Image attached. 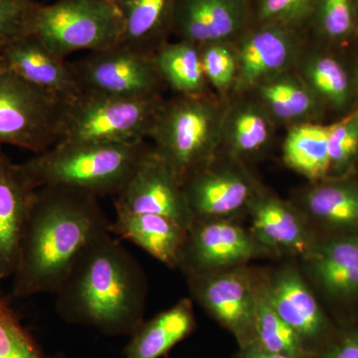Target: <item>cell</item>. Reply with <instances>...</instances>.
<instances>
[{
    "mask_svg": "<svg viewBox=\"0 0 358 358\" xmlns=\"http://www.w3.org/2000/svg\"><path fill=\"white\" fill-rule=\"evenodd\" d=\"M110 221L91 193L37 188L26 221L11 296L56 294L87 247L110 232Z\"/></svg>",
    "mask_w": 358,
    "mask_h": 358,
    "instance_id": "obj_1",
    "label": "cell"
},
{
    "mask_svg": "<svg viewBox=\"0 0 358 358\" xmlns=\"http://www.w3.org/2000/svg\"><path fill=\"white\" fill-rule=\"evenodd\" d=\"M55 294L61 319L106 336H131L145 322L147 275L110 232L82 252Z\"/></svg>",
    "mask_w": 358,
    "mask_h": 358,
    "instance_id": "obj_2",
    "label": "cell"
},
{
    "mask_svg": "<svg viewBox=\"0 0 358 358\" xmlns=\"http://www.w3.org/2000/svg\"><path fill=\"white\" fill-rule=\"evenodd\" d=\"M150 147L145 141L61 143L20 164L36 189L58 186L115 196Z\"/></svg>",
    "mask_w": 358,
    "mask_h": 358,
    "instance_id": "obj_3",
    "label": "cell"
},
{
    "mask_svg": "<svg viewBox=\"0 0 358 358\" xmlns=\"http://www.w3.org/2000/svg\"><path fill=\"white\" fill-rule=\"evenodd\" d=\"M228 103V99L206 94L176 95L160 106L148 138L182 185L217 155Z\"/></svg>",
    "mask_w": 358,
    "mask_h": 358,
    "instance_id": "obj_4",
    "label": "cell"
},
{
    "mask_svg": "<svg viewBox=\"0 0 358 358\" xmlns=\"http://www.w3.org/2000/svg\"><path fill=\"white\" fill-rule=\"evenodd\" d=\"M162 102V96L122 98L82 91L65 103L57 143L145 141Z\"/></svg>",
    "mask_w": 358,
    "mask_h": 358,
    "instance_id": "obj_5",
    "label": "cell"
},
{
    "mask_svg": "<svg viewBox=\"0 0 358 358\" xmlns=\"http://www.w3.org/2000/svg\"><path fill=\"white\" fill-rule=\"evenodd\" d=\"M124 23L114 0H58L40 4L31 34L59 57L121 44Z\"/></svg>",
    "mask_w": 358,
    "mask_h": 358,
    "instance_id": "obj_6",
    "label": "cell"
},
{
    "mask_svg": "<svg viewBox=\"0 0 358 358\" xmlns=\"http://www.w3.org/2000/svg\"><path fill=\"white\" fill-rule=\"evenodd\" d=\"M64 105L0 63V143L36 155L50 150L59 141Z\"/></svg>",
    "mask_w": 358,
    "mask_h": 358,
    "instance_id": "obj_7",
    "label": "cell"
},
{
    "mask_svg": "<svg viewBox=\"0 0 358 358\" xmlns=\"http://www.w3.org/2000/svg\"><path fill=\"white\" fill-rule=\"evenodd\" d=\"M194 219L237 220L248 214L263 186L242 160L218 152L183 182Z\"/></svg>",
    "mask_w": 358,
    "mask_h": 358,
    "instance_id": "obj_8",
    "label": "cell"
},
{
    "mask_svg": "<svg viewBox=\"0 0 358 358\" xmlns=\"http://www.w3.org/2000/svg\"><path fill=\"white\" fill-rule=\"evenodd\" d=\"M187 280L194 301L234 336L239 348L256 343L257 275L242 266Z\"/></svg>",
    "mask_w": 358,
    "mask_h": 358,
    "instance_id": "obj_9",
    "label": "cell"
},
{
    "mask_svg": "<svg viewBox=\"0 0 358 358\" xmlns=\"http://www.w3.org/2000/svg\"><path fill=\"white\" fill-rule=\"evenodd\" d=\"M273 254L236 220L194 219L178 268L187 278L242 267L249 261Z\"/></svg>",
    "mask_w": 358,
    "mask_h": 358,
    "instance_id": "obj_10",
    "label": "cell"
},
{
    "mask_svg": "<svg viewBox=\"0 0 358 358\" xmlns=\"http://www.w3.org/2000/svg\"><path fill=\"white\" fill-rule=\"evenodd\" d=\"M82 91L122 98L162 96L164 86L152 56L122 45L70 63Z\"/></svg>",
    "mask_w": 358,
    "mask_h": 358,
    "instance_id": "obj_11",
    "label": "cell"
},
{
    "mask_svg": "<svg viewBox=\"0 0 358 358\" xmlns=\"http://www.w3.org/2000/svg\"><path fill=\"white\" fill-rule=\"evenodd\" d=\"M234 47L238 70L232 94L241 95L296 67L306 47L305 29L281 24H253Z\"/></svg>",
    "mask_w": 358,
    "mask_h": 358,
    "instance_id": "obj_12",
    "label": "cell"
},
{
    "mask_svg": "<svg viewBox=\"0 0 358 358\" xmlns=\"http://www.w3.org/2000/svg\"><path fill=\"white\" fill-rule=\"evenodd\" d=\"M268 303L300 336L310 357L326 346L338 331L320 305L310 285L298 268L282 266L268 277H262Z\"/></svg>",
    "mask_w": 358,
    "mask_h": 358,
    "instance_id": "obj_13",
    "label": "cell"
},
{
    "mask_svg": "<svg viewBox=\"0 0 358 358\" xmlns=\"http://www.w3.org/2000/svg\"><path fill=\"white\" fill-rule=\"evenodd\" d=\"M114 197L115 212L166 216L187 230L194 220L182 183L152 147Z\"/></svg>",
    "mask_w": 358,
    "mask_h": 358,
    "instance_id": "obj_14",
    "label": "cell"
},
{
    "mask_svg": "<svg viewBox=\"0 0 358 358\" xmlns=\"http://www.w3.org/2000/svg\"><path fill=\"white\" fill-rule=\"evenodd\" d=\"M253 23V0H176L173 34L199 46L234 44Z\"/></svg>",
    "mask_w": 358,
    "mask_h": 358,
    "instance_id": "obj_15",
    "label": "cell"
},
{
    "mask_svg": "<svg viewBox=\"0 0 358 358\" xmlns=\"http://www.w3.org/2000/svg\"><path fill=\"white\" fill-rule=\"evenodd\" d=\"M252 234L274 255H307L317 237L292 202L264 189L250 208Z\"/></svg>",
    "mask_w": 358,
    "mask_h": 358,
    "instance_id": "obj_16",
    "label": "cell"
},
{
    "mask_svg": "<svg viewBox=\"0 0 358 358\" xmlns=\"http://www.w3.org/2000/svg\"><path fill=\"white\" fill-rule=\"evenodd\" d=\"M36 188L21 164L0 150V285L13 277Z\"/></svg>",
    "mask_w": 358,
    "mask_h": 358,
    "instance_id": "obj_17",
    "label": "cell"
},
{
    "mask_svg": "<svg viewBox=\"0 0 358 358\" xmlns=\"http://www.w3.org/2000/svg\"><path fill=\"white\" fill-rule=\"evenodd\" d=\"M301 261L310 279L329 299L358 300V232L317 238Z\"/></svg>",
    "mask_w": 358,
    "mask_h": 358,
    "instance_id": "obj_18",
    "label": "cell"
},
{
    "mask_svg": "<svg viewBox=\"0 0 358 358\" xmlns=\"http://www.w3.org/2000/svg\"><path fill=\"white\" fill-rule=\"evenodd\" d=\"M0 63L34 86L67 103L81 93L69 62L29 33L0 52Z\"/></svg>",
    "mask_w": 358,
    "mask_h": 358,
    "instance_id": "obj_19",
    "label": "cell"
},
{
    "mask_svg": "<svg viewBox=\"0 0 358 358\" xmlns=\"http://www.w3.org/2000/svg\"><path fill=\"white\" fill-rule=\"evenodd\" d=\"M312 228L331 234L358 232V181L345 178L312 182L292 202ZM315 231V230H313Z\"/></svg>",
    "mask_w": 358,
    "mask_h": 358,
    "instance_id": "obj_20",
    "label": "cell"
},
{
    "mask_svg": "<svg viewBox=\"0 0 358 358\" xmlns=\"http://www.w3.org/2000/svg\"><path fill=\"white\" fill-rule=\"evenodd\" d=\"M240 96L228 103L218 152L245 162L270 148L277 124L253 96Z\"/></svg>",
    "mask_w": 358,
    "mask_h": 358,
    "instance_id": "obj_21",
    "label": "cell"
},
{
    "mask_svg": "<svg viewBox=\"0 0 358 358\" xmlns=\"http://www.w3.org/2000/svg\"><path fill=\"white\" fill-rule=\"evenodd\" d=\"M110 231L171 268H178L188 233L180 224L166 216L129 212H115Z\"/></svg>",
    "mask_w": 358,
    "mask_h": 358,
    "instance_id": "obj_22",
    "label": "cell"
},
{
    "mask_svg": "<svg viewBox=\"0 0 358 358\" xmlns=\"http://www.w3.org/2000/svg\"><path fill=\"white\" fill-rule=\"evenodd\" d=\"M265 108L275 124L289 128L317 122L322 103L296 70L266 80L249 92Z\"/></svg>",
    "mask_w": 358,
    "mask_h": 358,
    "instance_id": "obj_23",
    "label": "cell"
},
{
    "mask_svg": "<svg viewBox=\"0 0 358 358\" xmlns=\"http://www.w3.org/2000/svg\"><path fill=\"white\" fill-rule=\"evenodd\" d=\"M121 13L124 31L121 44L152 56L173 34L176 0H114Z\"/></svg>",
    "mask_w": 358,
    "mask_h": 358,
    "instance_id": "obj_24",
    "label": "cell"
},
{
    "mask_svg": "<svg viewBox=\"0 0 358 358\" xmlns=\"http://www.w3.org/2000/svg\"><path fill=\"white\" fill-rule=\"evenodd\" d=\"M193 303L182 299L173 307L143 322L124 348L126 358H160L194 331Z\"/></svg>",
    "mask_w": 358,
    "mask_h": 358,
    "instance_id": "obj_25",
    "label": "cell"
},
{
    "mask_svg": "<svg viewBox=\"0 0 358 358\" xmlns=\"http://www.w3.org/2000/svg\"><path fill=\"white\" fill-rule=\"evenodd\" d=\"M282 160L310 182L329 178V126L313 122L291 127L282 143Z\"/></svg>",
    "mask_w": 358,
    "mask_h": 358,
    "instance_id": "obj_26",
    "label": "cell"
},
{
    "mask_svg": "<svg viewBox=\"0 0 358 358\" xmlns=\"http://www.w3.org/2000/svg\"><path fill=\"white\" fill-rule=\"evenodd\" d=\"M154 59L162 82L173 89L176 95L209 94L199 45L185 40L167 41L155 52Z\"/></svg>",
    "mask_w": 358,
    "mask_h": 358,
    "instance_id": "obj_27",
    "label": "cell"
},
{
    "mask_svg": "<svg viewBox=\"0 0 358 358\" xmlns=\"http://www.w3.org/2000/svg\"><path fill=\"white\" fill-rule=\"evenodd\" d=\"M294 70L322 105L341 109L352 100V78L343 63L334 56L308 50L305 47Z\"/></svg>",
    "mask_w": 358,
    "mask_h": 358,
    "instance_id": "obj_28",
    "label": "cell"
},
{
    "mask_svg": "<svg viewBox=\"0 0 358 358\" xmlns=\"http://www.w3.org/2000/svg\"><path fill=\"white\" fill-rule=\"evenodd\" d=\"M256 343L268 352L289 358H312L298 334L268 303L260 277L257 298Z\"/></svg>",
    "mask_w": 358,
    "mask_h": 358,
    "instance_id": "obj_29",
    "label": "cell"
},
{
    "mask_svg": "<svg viewBox=\"0 0 358 358\" xmlns=\"http://www.w3.org/2000/svg\"><path fill=\"white\" fill-rule=\"evenodd\" d=\"M353 0H315L306 28L331 41L352 36L357 23Z\"/></svg>",
    "mask_w": 358,
    "mask_h": 358,
    "instance_id": "obj_30",
    "label": "cell"
},
{
    "mask_svg": "<svg viewBox=\"0 0 358 358\" xmlns=\"http://www.w3.org/2000/svg\"><path fill=\"white\" fill-rule=\"evenodd\" d=\"M0 358H68L48 355L21 324L8 299L0 289Z\"/></svg>",
    "mask_w": 358,
    "mask_h": 358,
    "instance_id": "obj_31",
    "label": "cell"
},
{
    "mask_svg": "<svg viewBox=\"0 0 358 358\" xmlns=\"http://www.w3.org/2000/svg\"><path fill=\"white\" fill-rule=\"evenodd\" d=\"M201 63L207 83L217 96L228 99L233 93L237 78V55L234 44L209 43L200 46Z\"/></svg>",
    "mask_w": 358,
    "mask_h": 358,
    "instance_id": "obj_32",
    "label": "cell"
},
{
    "mask_svg": "<svg viewBox=\"0 0 358 358\" xmlns=\"http://www.w3.org/2000/svg\"><path fill=\"white\" fill-rule=\"evenodd\" d=\"M329 174L345 173L358 154V108L329 126Z\"/></svg>",
    "mask_w": 358,
    "mask_h": 358,
    "instance_id": "obj_33",
    "label": "cell"
},
{
    "mask_svg": "<svg viewBox=\"0 0 358 358\" xmlns=\"http://www.w3.org/2000/svg\"><path fill=\"white\" fill-rule=\"evenodd\" d=\"M315 0H253V24H281L303 28Z\"/></svg>",
    "mask_w": 358,
    "mask_h": 358,
    "instance_id": "obj_34",
    "label": "cell"
},
{
    "mask_svg": "<svg viewBox=\"0 0 358 358\" xmlns=\"http://www.w3.org/2000/svg\"><path fill=\"white\" fill-rule=\"evenodd\" d=\"M40 4L35 0H0V52L31 33Z\"/></svg>",
    "mask_w": 358,
    "mask_h": 358,
    "instance_id": "obj_35",
    "label": "cell"
},
{
    "mask_svg": "<svg viewBox=\"0 0 358 358\" xmlns=\"http://www.w3.org/2000/svg\"><path fill=\"white\" fill-rule=\"evenodd\" d=\"M338 331L312 358H358V317L336 320Z\"/></svg>",
    "mask_w": 358,
    "mask_h": 358,
    "instance_id": "obj_36",
    "label": "cell"
},
{
    "mask_svg": "<svg viewBox=\"0 0 358 358\" xmlns=\"http://www.w3.org/2000/svg\"><path fill=\"white\" fill-rule=\"evenodd\" d=\"M235 358H289L277 353L270 352L264 350L257 343L239 348Z\"/></svg>",
    "mask_w": 358,
    "mask_h": 358,
    "instance_id": "obj_37",
    "label": "cell"
},
{
    "mask_svg": "<svg viewBox=\"0 0 358 358\" xmlns=\"http://www.w3.org/2000/svg\"><path fill=\"white\" fill-rule=\"evenodd\" d=\"M353 3H355V9H357L358 16V0H353Z\"/></svg>",
    "mask_w": 358,
    "mask_h": 358,
    "instance_id": "obj_38",
    "label": "cell"
}]
</instances>
